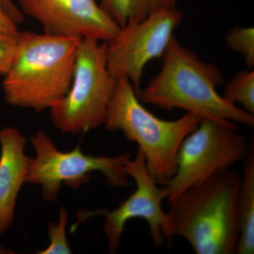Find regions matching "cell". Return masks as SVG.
Returning <instances> with one entry per match:
<instances>
[{"instance_id": "cell-12", "label": "cell", "mask_w": 254, "mask_h": 254, "mask_svg": "<svg viewBox=\"0 0 254 254\" xmlns=\"http://www.w3.org/2000/svg\"><path fill=\"white\" fill-rule=\"evenodd\" d=\"M243 162L239 193L240 240L237 254L254 253V142L250 138V148Z\"/></svg>"}, {"instance_id": "cell-1", "label": "cell", "mask_w": 254, "mask_h": 254, "mask_svg": "<svg viewBox=\"0 0 254 254\" xmlns=\"http://www.w3.org/2000/svg\"><path fill=\"white\" fill-rule=\"evenodd\" d=\"M240 182L229 169L187 189L166 212L165 241L181 237L197 254H237Z\"/></svg>"}, {"instance_id": "cell-9", "label": "cell", "mask_w": 254, "mask_h": 254, "mask_svg": "<svg viewBox=\"0 0 254 254\" xmlns=\"http://www.w3.org/2000/svg\"><path fill=\"white\" fill-rule=\"evenodd\" d=\"M183 14L176 8L160 9L139 22L121 27L107 43L108 67L114 78H125L136 94L147 64L163 57Z\"/></svg>"}, {"instance_id": "cell-5", "label": "cell", "mask_w": 254, "mask_h": 254, "mask_svg": "<svg viewBox=\"0 0 254 254\" xmlns=\"http://www.w3.org/2000/svg\"><path fill=\"white\" fill-rule=\"evenodd\" d=\"M116 85L108 67L107 43L81 39L71 86L50 108L52 123L63 133L73 135L104 125Z\"/></svg>"}, {"instance_id": "cell-13", "label": "cell", "mask_w": 254, "mask_h": 254, "mask_svg": "<svg viewBox=\"0 0 254 254\" xmlns=\"http://www.w3.org/2000/svg\"><path fill=\"white\" fill-rule=\"evenodd\" d=\"M100 6L121 28L139 22L158 10L176 8L177 0H100Z\"/></svg>"}, {"instance_id": "cell-6", "label": "cell", "mask_w": 254, "mask_h": 254, "mask_svg": "<svg viewBox=\"0 0 254 254\" xmlns=\"http://www.w3.org/2000/svg\"><path fill=\"white\" fill-rule=\"evenodd\" d=\"M250 145V138L239 131L237 124L202 120L179 148L175 174L165 185L168 204L187 189L242 161Z\"/></svg>"}, {"instance_id": "cell-17", "label": "cell", "mask_w": 254, "mask_h": 254, "mask_svg": "<svg viewBox=\"0 0 254 254\" xmlns=\"http://www.w3.org/2000/svg\"><path fill=\"white\" fill-rule=\"evenodd\" d=\"M19 33H0V76H4L12 64L18 50Z\"/></svg>"}, {"instance_id": "cell-15", "label": "cell", "mask_w": 254, "mask_h": 254, "mask_svg": "<svg viewBox=\"0 0 254 254\" xmlns=\"http://www.w3.org/2000/svg\"><path fill=\"white\" fill-rule=\"evenodd\" d=\"M227 48L240 53L245 60L247 68L254 66V28L252 26H236L225 37Z\"/></svg>"}, {"instance_id": "cell-10", "label": "cell", "mask_w": 254, "mask_h": 254, "mask_svg": "<svg viewBox=\"0 0 254 254\" xmlns=\"http://www.w3.org/2000/svg\"><path fill=\"white\" fill-rule=\"evenodd\" d=\"M23 15L36 20L48 34L108 43L120 26L95 0H18Z\"/></svg>"}, {"instance_id": "cell-19", "label": "cell", "mask_w": 254, "mask_h": 254, "mask_svg": "<svg viewBox=\"0 0 254 254\" xmlns=\"http://www.w3.org/2000/svg\"><path fill=\"white\" fill-rule=\"evenodd\" d=\"M1 4L8 14L14 20V22L18 25L23 22L24 20V15L22 14L19 7L15 4L12 0H0Z\"/></svg>"}, {"instance_id": "cell-7", "label": "cell", "mask_w": 254, "mask_h": 254, "mask_svg": "<svg viewBox=\"0 0 254 254\" xmlns=\"http://www.w3.org/2000/svg\"><path fill=\"white\" fill-rule=\"evenodd\" d=\"M31 143L36 155L32 160L26 183L41 185L45 200L58 199L63 185L78 190L88 183L93 172L102 174L106 183L115 188L129 184L125 168V162L131 158L128 153L115 157L93 156L84 154L79 145L71 151L61 152L43 131L33 135Z\"/></svg>"}, {"instance_id": "cell-8", "label": "cell", "mask_w": 254, "mask_h": 254, "mask_svg": "<svg viewBox=\"0 0 254 254\" xmlns=\"http://www.w3.org/2000/svg\"><path fill=\"white\" fill-rule=\"evenodd\" d=\"M125 168L127 175L136 183L134 191L113 210L98 209L95 211L78 212V221L71 227L73 233L81 222L88 218L105 217L103 231L108 240L110 254L116 253L121 244L125 225L132 219H143L146 222L155 247H162L165 242L167 214L163 208V202L168 198V188L157 183L150 175L143 153L138 148L134 158L127 159Z\"/></svg>"}, {"instance_id": "cell-4", "label": "cell", "mask_w": 254, "mask_h": 254, "mask_svg": "<svg viewBox=\"0 0 254 254\" xmlns=\"http://www.w3.org/2000/svg\"><path fill=\"white\" fill-rule=\"evenodd\" d=\"M201 120L187 113L175 120L158 118L143 106L131 83L119 78L104 125L108 131H122L127 140L135 142L150 175L165 186L175 174L180 145Z\"/></svg>"}, {"instance_id": "cell-16", "label": "cell", "mask_w": 254, "mask_h": 254, "mask_svg": "<svg viewBox=\"0 0 254 254\" xmlns=\"http://www.w3.org/2000/svg\"><path fill=\"white\" fill-rule=\"evenodd\" d=\"M67 210L60 207L59 223L50 222L48 227L50 244L45 250L38 252L39 254H71L66 237V225L67 223Z\"/></svg>"}, {"instance_id": "cell-14", "label": "cell", "mask_w": 254, "mask_h": 254, "mask_svg": "<svg viewBox=\"0 0 254 254\" xmlns=\"http://www.w3.org/2000/svg\"><path fill=\"white\" fill-rule=\"evenodd\" d=\"M222 96L232 104L240 105L242 109L254 115L253 70H243L237 73L225 86Z\"/></svg>"}, {"instance_id": "cell-18", "label": "cell", "mask_w": 254, "mask_h": 254, "mask_svg": "<svg viewBox=\"0 0 254 254\" xmlns=\"http://www.w3.org/2000/svg\"><path fill=\"white\" fill-rule=\"evenodd\" d=\"M17 26L0 1V33L16 34L19 32Z\"/></svg>"}, {"instance_id": "cell-2", "label": "cell", "mask_w": 254, "mask_h": 254, "mask_svg": "<svg viewBox=\"0 0 254 254\" xmlns=\"http://www.w3.org/2000/svg\"><path fill=\"white\" fill-rule=\"evenodd\" d=\"M162 58L160 71L137 94L143 104L185 110L202 120L254 127V115L227 101L217 91V86L225 81L218 66L202 61L175 36Z\"/></svg>"}, {"instance_id": "cell-11", "label": "cell", "mask_w": 254, "mask_h": 254, "mask_svg": "<svg viewBox=\"0 0 254 254\" xmlns=\"http://www.w3.org/2000/svg\"><path fill=\"white\" fill-rule=\"evenodd\" d=\"M26 137L14 127L0 129V235L12 225L16 199L33 158L25 154Z\"/></svg>"}, {"instance_id": "cell-3", "label": "cell", "mask_w": 254, "mask_h": 254, "mask_svg": "<svg viewBox=\"0 0 254 254\" xmlns=\"http://www.w3.org/2000/svg\"><path fill=\"white\" fill-rule=\"evenodd\" d=\"M81 39L20 32L17 52L3 77L5 101L36 112L49 109L67 93Z\"/></svg>"}]
</instances>
